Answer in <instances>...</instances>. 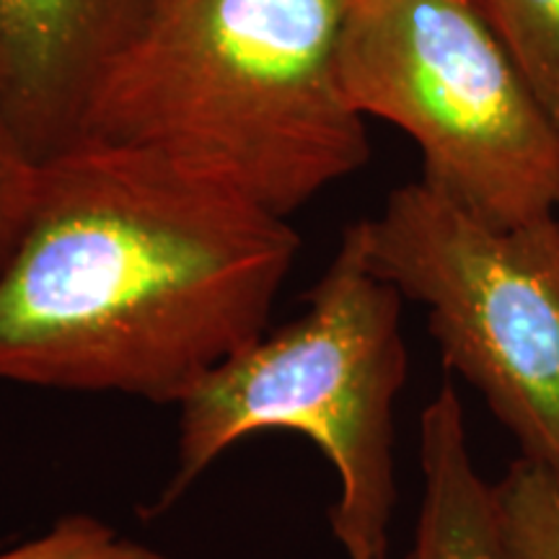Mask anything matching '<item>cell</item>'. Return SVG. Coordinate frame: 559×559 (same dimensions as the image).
<instances>
[{"instance_id": "9", "label": "cell", "mask_w": 559, "mask_h": 559, "mask_svg": "<svg viewBox=\"0 0 559 559\" xmlns=\"http://www.w3.org/2000/svg\"><path fill=\"white\" fill-rule=\"evenodd\" d=\"M506 559H559V477L515 459L495 481Z\"/></svg>"}, {"instance_id": "7", "label": "cell", "mask_w": 559, "mask_h": 559, "mask_svg": "<svg viewBox=\"0 0 559 559\" xmlns=\"http://www.w3.org/2000/svg\"><path fill=\"white\" fill-rule=\"evenodd\" d=\"M419 469L423 502L407 559H506L495 485L474 464L451 383L419 415Z\"/></svg>"}, {"instance_id": "1", "label": "cell", "mask_w": 559, "mask_h": 559, "mask_svg": "<svg viewBox=\"0 0 559 559\" xmlns=\"http://www.w3.org/2000/svg\"><path fill=\"white\" fill-rule=\"evenodd\" d=\"M298 243L218 181L75 140L0 275V381L179 404L267 332Z\"/></svg>"}, {"instance_id": "4", "label": "cell", "mask_w": 559, "mask_h": 559, "mask_svg": "<svg viewBox=\"0 0 559 559\" xmlns=\"http://www.w3.org/2000/svg\"><path fill=\"white\" fill-rule=\"evenodd\" d=\"M342 81L474 218L515 228L559 210V130L474 0H353Z\"/></svg>"}, {"instance_id": "3", "label": "cell", "mask_w": 559, "mask_h": 559, "mask_svg": "<svg viewBox=\"0 0 559 559\" xmlns=\"http://www.w3.org/2000/svg\"><path fill=\"white\" fill-rule=\"evenodd\" d=\"M402 293L368 257L362 221L342 234L306 311L223 360L181 400L164 515L230 445L272 430L309 438L340 495L330 526L347 559H389L396 510L394 407L407 383Z\"/></svg>"}, {"instance_id": "6", "label": "cell", "mask_w": 559, "mask_h": 559, "mask_svg": "<svg viewBox=\"0 0 559 559\" xmlns=\"http://www.w3.org/2000/svg\"><path fill=\"white\" fill-rule=\"evenodd\" d=\"M158 0H0V107L32 156L79 140L104 75Z\"/></svg>"}, {"instance_id": "5", "label": "cell", "mask_w": 559, "mask_h": 559, "mask_svg": "<svg viewBox=\"0 0 559 559\" xmlns=\"http://www.w3.org/2000/svg\"><path fill=\"white\" fill-rule=\"evenodd\" d=\"M368 257L428 311L443 362L479 391L521 459L559 477V218L492 228L423 179L362 221Z\"/></svg>"}, {"instance_id": "2", "label": "cell", "mask_w": 559, "mask_h": 559, "mask_svg": "<svg viewBox=\"0 0 559 559\" xmlns=\"http://www.w3.org/2000/svg\"><path fill=\"white\" fill-rule=\"evenodd\" d=\"M353 0H158L79 140L153 153L290 218L366 166L342 81Z\"/></svg>"}, {"instance_id": "11", "label": "cell", "mask_w": 559, "mask_h": 559, "mask_svg": "<svg viewBox=\"0 0 559 559\" xmlns=\"http://www.w3.org/2000/svg\"><path fill=\"white\" fill-rule=\"evenodd\" d=\"M41 164L0 107V275L11 262L39 190Z\"/></svg>"}, {"instance_id": "8", "label": "cell", "mask_w": 559, "mask_h": 559, "mask_svg": "<svg viewBox=\"0 0 559 559\" xmlns=\"http://www.w3.org/2000/svg\"><path fill=\"white\" fill-rule=\"evenodd\" d=\"M559 130V0H474Z\"/></svg>"}, {"instance_id": "10", "label": "cell", "mask_w": 559, "mask_h": 559, "mask_svg": "<svg viewBox=\"0 0 559 559\" xmlns=\"http://www.w3.org/2000/svg\"><path fill=\"white\" fill-rule=\"evenodd\" d=\"M0 559H169L86 513L62 515L41 536L0 549Z\"/></svg>"}]
</instances>
